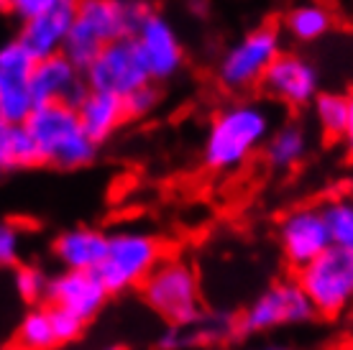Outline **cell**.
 <instances>
[{
  "label": "cell",
  "mask_w": 353,
  "mask_h": 350,
  "mask_svg": "<svg viewBox=\"0 0 353 350\" xmlns=\"http://www.w3.org/2000/svg\"><path fill=\"white\" fill-rule=\"evenodd\" d=\"M274 118L256 100H236L212 115L203 141V167L212 174H230L246 167L264 149Z\"/></svg>",
  "instance_id": "1"
},
{
  "label": "cell",
  "mask_w": 353,
  "mask_h": 350,
  "mask_svg": "<svg viewBox=\"0 0 353 350\" xmlns=\"http://www.w3.org/2000/svg\"><path fill=\"white\" fill-rule=\"evenodd\" d=\"M151 13L149 0H77L74 23L62 54L85 72L103 46L133 39Z\"/></svg>",
  "instance_id": "2"
},
{
  "label": "cell",
  "mask_w": 353,
  "mask_h": 350,
  "mask_svg": "<svg viewBox=\"0 0 353 350\" xmlns=\"http://www.w3.org/2000/svg\"><path fill=\"white\" fill-rule=\"evenodd\" d=\"M23 125L34 141L39 164L62 169V172H74L95 161L97 146L82 131V123L74 107L62 105V103L36 105Z\"/></svg>",
  "instance_id": "3"
},
{
  "label": "cell",
  "mask_w": 353,
  "mask_h": 350,
  "mask_svg": "<svg viewBox=\"0 0 353 350\" xmlns=\"http://www.w3.org/2000/svg\"><path fill=\"white\" fill-rule=\"evenodd\" d=\"M143 305L164 325L192 327L205 315L203 284L194 266L182 256H164L141 287Z\"/></svg>",
  "instance_id": "4"
},
{
  "label": "cell",
  "mask_w": 353,
  "mask_h": 350,
  "mask_svg": "<svg viewBox=\"0 0 353 350\" xmlns=\"http://www.w3.org/2000/svg\"><path fill=\"white\" fill-rule=\"evenodd\" d=\"M167 256V245L159 236L146 230H115L108 233V245L97 276L110 297L139 289L159 261Z\"/></svg>",
  "instance_id": "5"
},
{
  "label": "cell",
  "mask_w": 353,
  "mask_h": 350,
  "mask_svg": "<svg viewBox=\"0 0 353 350\" xmlns=\"http://www.w3.org/2000/svg\"><path fill=\"white\" fill-rule=\"evenodd\" d=\"M284 52V36L279 26L261 23L243 34L239 41L221 54L215 79L225 92L243 95L248 90H256L264 79L266 70L274 64V59Z\"/></svg>",
  "instance_id": "6"
},
{
  "label": "cell",
  "mask_w": 353,
  "mask_h": 350,
  "mask_svg": "<svg viewBox=\"0 0 353 350\" xmlns=\"http://www.w3.org/2000/svg\"><path fill=\"white\" fill-rule=\"evenodd\" d=\"M318 320V312L297 279H279L251 299L236 317L239 338L266 335L282 327H297Z\"/></svg>",
  "instance_id": "7"
},
{
  "label": "cell",
  "mask_w": 353,
  "mask_h": 350,
  "mask_svg": "<svg viewBox=\"0 0 353 350\" xmlns=\"http://www.w3.org/2000/svg\"><path fill=\"white\" fill-rule=\"evenodd\" d=\"M294 279L312 302L318 320H336L353 307V254L348 251L330 245Z\"/></svg>",
  "instance_id": "8"
},
{
  "label": "cell",
  "mask_w": 353,
  "mask_h": 350,
  "mask_svg": "<svg viewBox=\"0 0 353 350\" xmlns=\"http://www.w3.org/2000/svg\"><path fill=\"white\" fill-rule=\"evenodd\" d=\"M276 243L284 263L297 274L330 248L320 205H297L276 220Z\"/></svg>",
  "instance_id": "9"
},
{
  "label": "cell",
  "mask_w": 353,
  "mask_h": 350,
  "mask_svg": "<svg viewBox=\"0 0 353 350\" xmlns=\"http://www.w3.org/2000/svg\"><path fill=\"white\" fill-rule=\"evenodd\" d=\"M82 74H85L90 90L108 92V95H115L121 100L125 95H131L133 90L151 82L133 39H121V41L103 46Z\"/></svg>",
  "instance_id": "10"
},
{
  "label": "cell",
  "mask_w": 353,
  "mask_h": 350,
  "mask_svg": "<svg viewBox=\"0 0 353 350\" xmlns=\"http://www.w3.org/2000/svg\"><path fill=\"white\" fill-rule=\"evenodd\" d=\"M259 88L264 90L266 97L284 107L300 110L312 105V100L320 92V70L300 52L284 49L274 64L266 70Z\"/></svg>",
  "instance_id": "11"
},
{
  "label": "cell",
  "mask_w": 353,
  "mask_h": 350,
  "mask_svg": "<svg viewBox=\"0 0 353 350\" xmlns=\"http://www.w3.org/2000/svg\"><path fill=\"white\" fill-rule=\"evenodd\" d=\"M36 59L21 46L18 39L0 44V115L8 123H26L34 113L31 74Z\"/></svg>",
  "instance_id": "12"
},
{
  "label": "cell",
  "mask_w": 353,
  "mask_h": 350,
  "mask_svg": "<svg viewBox=\"0 0 353 350\" xmlns=\"http://www.w3.org/2000/svg\"><path fill=\"white\" fill-rule=\"evenodd\" d=\"M133 44L141 54V61L151 82H167L176 77L185 64V46L176 28L159 13H151L133 34Z\"/></svg>",
  "instance_id": "13"
},
{
  "label": "cell",
  "mask_w": 353,
  "mask_h": 350,
  "mask_svg": "<svg viewBox=\"0 0 353 350\" xmlns=\"http://www.w3.org/2000/svg\"><path fill=\"white\" fill-rule=\"evenodd\" d=\"M108 289L95 271H59L49 279L46 305L59 307L82 322H92L108 307Z\"/></svg>",
  "instance_id": "14"
},
{
  "label": "cell",
  "mask_w": 353,
  "mask_h": 350,
  "mask_svg": "<svg viewBox=\"0 0 353 350\" xmlns=\"http://www.w3.org/2000/svg\"><path fill=\"white\" fill-rule=\"evenodd\" d=\"M88 82L82 70H77L64 54L57 56H46L34 64V74H31V95H34L36 105H52V103H62V105L77 107L80 100L88 95Z\"/></svg>",
  "instance_id": "15"
},
{
  "label": "cell",
  "mask_w": 353,
  "mask_h": 350,
  "mask_svg": "<svg viewBox=\"0 0 353 350\" xmlns=\"http://www.w3.org/2000/svg\"><path fill=\"white\" fill-rule=\"evenodd\" d=\"M74 10H77V0H59L49 10L23 21L16 39L36 61L57 56L62 54L64 41L74 23Z\"/></svg>",
  "instance_id": "16"
},
{
  "label": "cell",
  "mask_w": 353,
  "mask_h": 350,
  "mask_svg": "<svg viewBox=\"0 0 353 350\" xmlns=\"http://www.w3.org/2000/svg\"><path fill=\"white\" fill-rule=\"evenodd\" d=\"M108 245V233L90 225L67 228L52 240L54 261L62 271H97Z\"/></svg>",
  "instance_id": "17"
},
{
  "label": "cell",
  "mask_w": 353,
  "mask_h": 350,
  "mask_svg": "<svg viewBox=\"0 0 353 350\" xmlns=\"http://www.w3.org/2000/svg\"><path fill=\"white\" fill-rule=\"evenodd\" d=\"M74 110L82 123V131L88 133L95 146L113 138L118 128L125 123L123 100L108 92H97V90H88V95L82 97Z\"/></svg>",
  "instance_id": "18"
},
{
  "label": "cell",
  "mask_w": 353,
  "mask_h": 350,
  "mask_svg": "<svg viewBox=\"0 0 353 350\" xmlns=\"http://www.w3.org/2000/svg\"><path fill=\"white\" fill-rule=\"evenodd\" d=\"M307 154H310L307 128L302 123H294V121L276 125L269 133L264 149H261L266 167L274 169V172H290V169L300 167Z\"/></svg>",
  "instance_id": "19"
},
{
  "label": "cell",
  "mask_w": 353,
  "mask_h": 350,
  "mask_svg": "<svg viewBox=\"0 0 353 350\" xmlns=\"http://www.w3.org/2000/svg\"><path fill=\"white\" fill-rule=\"evenodd\" d=\"M333 28V10L323 0H300L287 13L279 31L297 44H315Z\"/></svg>",
  "instance_id": "20"
},
{
  "label": "cell",
  "mask_w": 353,
  "mask_h": 350,
  "mask_svg": "<svg viewBox=\"0 0 353 350\" xmlns=\"http://www.w3.org/2000/svg\"><path fill=\"white\" fill-rule=\"evenodd\" d=\"M39 167L34 141L23 123H3L0 125V174Z\"/></svg>",
  "instance_id": "21"
},
{
  "label": "cell",
  "mask_w": 353,
  "mask_h": 350,
  "mask_svg": "<svg viewBox=\"0 0 353 350\" xmlns=\"http://www.w3.org/2000/svg\"><path fill=\"white\" fill-rule=\"evenodd\" d=\"M190 330V342L194 348H223L230 340L239 338L236 330V317L223 309H205V315L187 327Z\"/></svg>",
  "instance_id": "22"
},
{
  "label": "cell",
  "mask_w": 353,
  "mask_h": 350,
  "mask_svg": "<svg viewBox=\"0 0 353 350\" xmlns=\"http://www.w3.org/2000/svg\"><path fill=\"white\" fill-rule=\"evenodd\" d=\"M21 350H57V335L52 327V317H49V307H28L26 315L21 317L16 327V342Z\"/></svg>",
  "instance_id": "23"
},
{
  "label": "cell",
  "mask_w": 353,
  "mask_h": 350,
  "mask_svg": "<svg viewBox=\"0 0 353 350\" xmlns=\"http://www.w3.org/2000/svg\"><path fill=\"white\" fill-rule=\"evenodd\" d=\"M320 210L325 218L330 245L353 254V192L327 197L320 205Z\"/></svg>",
  "instance_id": "24"
},
{
  "label": "cell",
  "mask_w": 353,
  "mask_h": 350,
  "mask_svg": "<svg viewBox=\"0 0 353 350\" xmlns=\"http://www.w3.org/2000/svg\"><path fill=\"white\" fill-rule=\"evenodd\" d=\"M310 107L325 138H343L345 123H348V95L320 90Z\"/></svg>",
  "instance_id": "25"
},
{
  "label": "cell",
  "mask_w": 353,
  "mask_h": 350,
  "mask_svg": "<svg viewBox=\"0 0 353 350\" xmlns=\"http://www.w3.org/2000/svg\"><path fill=\"white\" fill-rule=\"evenodd\" d=\"M49 274L41 266L34 263H21L13 269V289L18 299L28 307H41L46 305V291H49Z\"/></svg>",
  "instance_id": "26"
},
{
  "label": "cell",
  "mask_w": 353,
  "mask_h": 350,
  "mask_svg": "<svg viewBox=\"0 0 353 350\" xmlns=\"http://www.w3.org/2000/svg\"><path fill=\"white\" fill-rule=\"evenodd\" d=\"M23 256V230L13 220H0V269H16Z\"/></svg>",
  "instance_id": "27"
},
{
  "label": "cell",
  "mask_w": 353,
  "mask_h": 350,
  "mask_svg": "<svg viewBox=\"0 0 353 350\" xmlns=\"http://www.w3.org/2000/svg\"><path fill=\"white\" fill-rule=\"evenodd\" d=\"M159 88L157 82H146L143 88L133 90L131 95L123 97V110H125V121H141V118H149V113L157 110L159 105Z\"/></svg>",
  "instance_id": "28"
},
{
  "label": "cell",
  "mask_w": 353,
  "mask_h": 350,
  "mask_svg": "<svg viewBox=\"0 0 353 350\" xmlns=\"http://www.w3.org/2000/svg\"><path fill=\"white\" fill-rule=\"evenodd\" d=\"M49 317H52V327H54V335H57V342H59V345H70V342L80 340L82 335H85V327H88V325L82 322L80 317L70 315V312H64L59 307H49Z\"/></svg>",
  "instance_id": "29"
},
{
  "label": "cell",
  "mask_w": 353,
  "mask_h": 350,
  "mask_svg": "<svg viewBox=\"0 0 353 350\" xmlns=\"http://www.w3.org/2000/svg\"><path fill=\"white\" fill-rule=\"evenodd\" d=\"M154 350H192L190 330L176 325H164L159 335L154 338Z\"/></svg>",
  "instance_id": "30"
},
{
  "label": "cell",
  "mask_w": 353,
  "mask_h": 350,
  "mask_svg": "<svg viewBox=\"0 0 353 350\" xmlns=\"http://www.w3.org/2000/svg\"><path fill=\"white\" fill-rule=\"evenodd\" d=\"M57 3H59V0H6V8L23 23L28 18H34V16H39V13L49 10L52 6H57Z\"/></svg>",
  "instance_id": "31"
},
{
  "label": "cell",
  "mask_w": 353,
  "mask_h": 350,
  "mask_svg": "<svg viewBox=\"0 0 353 350\" xmlns=\"http://www.w3.org/2000/svg\"><path fill=\"white\" fill-rule=\"evenodd\" d=\"M343 146L345 151L353 156V92L348 95V123H345V131H343Z\"/></svg>",
  "instance_id": "32"
},
{
  "label": "cell",
  "mask_w": 353,
  "mask_h": 350,
  "mask_svg": "<svg viewBox=\"0 0 353 350\" xmlns=\"http://www.w3.org/2000/svg\"><path fill=\"white\" fill-rule=\"evenodd\" d=\"M256 350H294V348H292L290 342H264V345Z\"/></svg>",
  "instance_id": "33"
},
{
  "label": "cell",
  "mask_w": 353,
  "mask_h": 350,
  "mask_svg": "<svg viewBox=\"0 0 353 350\" xmlns=\"http://www.w3.org/2000/svg\"><path fill=\"white\" fill-rule=\"evenodd\" d=\"M103 350H128V348H125V345H105Z\"/></svg>",
  "instance_id": "34"
},
{
  "label": "cell",
  "mask_w": 353,
  "mask_h": 350,
  "mask_svg": "<svg viewBox=\"0 0 353 350\" xmlns=\"http://www.w3.org/2000/svg\"><path fill=\"white\" fill-rule=\"evenodd\" d=\"M0 350H21L18 345H8V348H0Z\"/></svg>",
  "instance_id": "35"
},
{
  "label": "cell",
  "mask_w": 353,
  "mask_h": 350,
  "mask_svg": "<svg viewBox=\"0 0 353 350\" xmlns=\"http://www.w3.org/2000/svg\"><path fill=\"white\" fill-rule=\"evenodd\" d=\"M0 8H6V0H0Z\"/></svg>",
  "instance_id": "36"
},
{
  "label": "cell",
  "mask_w": 353,
  "mask_h": 350,
  "mask_svg": "<svg viewBox=\"0 0 353 350\" xmlns=\"http://www.w3.org/2000/svg\"><path fill=\"white\" fill-rule=\"evenodd\" d=\"M323 3H325V0H323Z\"/></svg>",
  "instance_id": "37"
}]
</instances>
